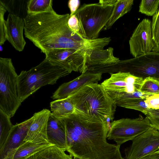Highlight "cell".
<instances>
[{
    "label": "cell",
    "mask_w": 159,
    "mask_h": 159,
    "mask_svg": "<svg viewBox=\"0 0 159 159\" xmlns=\"http://www.w3.org/2000/svg\"><path fill=\"white\" fill-rule=\"evenodd\" d=\"M151 30L154 43L152 51L159 53V8L157 12L152 16Z\"/></svg>",
    "instance_id": "28"
},
{
    "label": "cell",
    "mask_w": 159,
    "mask_h": 159,
    "mask_svg": "<svg viewBox=\"0 0 159 159\" xmlns=\"http://www.w3.org/2000/svg\"><path fill=\"white\" fill-rule=\"evenodd\" d=\"M69 14L57 13L52 7L49 11L29 14L24 19L26 38L45 54L58 49H71L80 51L86 55L93 50L102 49V38L85 39L68 27Z\"/></svg>",
    "instance_id": "1"
},
{
    "label": "cell",
    "mask_w": 159,
    "mask_h": 159,
    "mask_svg": "<svg viewBox=\"0 0 159 159\" xmlns=\"http://www.w3.org/2000/svg\"><path fill=\"white\" fill-rule=\"evenodd\" d=\"M52 0H29L28 4L29 14H35L49 11L52 7Z\"/></svg>",
    "instance_id": "25"
},
{
    "label": "cell",
    "mask_w": 159,
    "mask_h": 159,
    "mask_svg": "<svg viewBox=\"0 0 159 159\" xmlns=\"http://www.w3.org/2000/svg\"></svg>",
    "instance_id": "39"
},
{
    "label": "cell",
    "mask_w": 159,
    "mask_h": 159,
    "mask_svg": "<svg viewBox=\"0 0 159 159\" xmlns=\"http://www.w3.org/2000/svg\"><path fill=\"white\" fill-rule=\"evenodd\" d=\"M0 50L1 52L3 50V48L2 45H0Z\"/></svg>",
    "instance_id": "37"
},
{
    "label": "cell",
    "mask_w": 159,
    "mask_h": 159,
    "mask_svg": "<svg viewBox=\"0 0 159 159\" xmlns=\"http://www.w3.org/2000/svg\"><path fill=\"white\" fill-rule=\"evenodd\" d=\"M145 99H136L121 103L118 106L126 108L133 109L141 111L144 115L149 109L145 102Z\"/></svg>",
    "instance_id": "27"
},
{
    "label": "cell",
    "mask_w": 159,
    "mask_h": 159,
    "mask_svg": "<svg viewBox=\"0 0 159 159\" xmlns=\"http://www.w3.org/2000/svg\"><path fill=\"white\" fill-rule=\"evenodd\" d=\"M140 91L151 94H159V81L150 77L144 79Z\"/></svg>",
    "instance_id": "29"
},
{
    "label": "cell",
    "mask_w": 159,
    "mask_h": 159,
    "mask_svg": "<svg viewBox=\"0 0 159 159\" xmlns=\"http://www.w3.org/2000/svg\"><path fill=\"white\" fill-rule=\"evenodd\" d=\"M51 113L49 110L44 109L34 114L33 116V120L23 141H30L42 138L48 140L47 135V124Z\"/></svg>",
    "instance_id": "17"
},
{
    "label": "cell",
    "mask_w": 159,
    "mask_h": 159,
    "mask_svg": "<svg viewBox=\"0 0 159 159\" xmlns=\"http://www.w3.org/2000/svg\"><path fill=\"white\" fill-rule=\"evenodd\" d=\"M129 44L130 53L134 57L152 51L154 43L150 20L145 18L140 22L130 37Z\"/></svg>",
    "instance_id": "11"
},
{
    "label": "cell",
    "mask_w": 159,
    "mask_h": 159,
    "mask_svg": "<svg viewBox=\"0 0 159 159\" xmlns=\"http://www.w3.org/2000/svg\"><path fill=\"white\" fill-rule=\"evenodd\" d=\"M119 72L129 73L143 79L150 77L159 81V53L151 51L116 63Z\"/></svg>",
    "instance_id": "7"
},
{
    "label": "cell",
    "mask_w": 159,
    "mask_h": 159,
    "mask_svg": "<svg viewBox=\"0 0 159 159\" xmlns=\"http://www.w3.org/2000/svg\"><path fill=\"white\" fill-rule=\"evenodd\" d=\"M111 127L107 135L109 140H113L120 145L132 140L137 136L150 128L152 125L147 117L140 115L134 118H122L111 122Z\"/></svg>",
    "instance_id": "8"
},
{
    "label": "cell",
    "mask_w": 159,
    "mask_h": 159,
    "mask_svg": "<svg viewBox=\"0 0 159 159\" xmlns=\"http://www.w3.org/2000/svg\"><path fill=\"white\" fill-rule=\"evenodd\" d=\"M118 0H100L99 3L105 7L114 6Z\"/></svg>",
    "instance_id": "35"
},
{
    "label": "cell",
    "mask_w": 159,
    "mask_h": 159,
    "mask_svg": "<svg viewBox=\"0 0 159 159\" xmlns=\"http://www.w3.org/2000/svg\"><path fill=\"white\" fill-rule=\"evenodd\" d=\"M143 80L129 73L119 72L111 74L101 84L107 92L132 93L140 91Z\"/></svg>",
    "instance_id": "12"
},
{
    "label": "cell",
    "mask_w": 159,
    "mask_h": 159,
    "mask_svg": "<svg viewBox=\"0 0 159 159\" xmlns=\"http://www.w3.org/2000/svg\"><path fill=\"white\" fill-rule=\"evenodd\" d=\"M66 151L52 145L34 152L25 159H73L72 155L66 154Z\"/></svg>",
    "instance_id": "20"
},
{
    "label": "cell",
    "mask_w": 159,
    "mask_h": 159,
    "mask_svg": "<svg viewBox=\"0 0 159 159\" xmlns=\"http://www.w3.org/2000/svg\"><path fill=\"white\" fill-rule=\"evenodd\" d=\"M52 145L48 140L43 138L30 141H23L8 159H25L34 152Z\"/></svg>",
    "instance_id": "18"
},
{
    "label": "cell",
    "mask_w": 159,
    "mask_h": 159,
    "mask_svg": "<svg viewBox=\"0 0 159 159\" xmlns=\"http://www.w3.org/2000/svg\"><path fill=\"white\" fill-rule=\"evenodd\" d=\"M65 125L67 149L80 159H124L120 145L108 143L109 131L102 120L89 119L74 112L60 118Z\"/></svg>",
    "instance_id": "2"
},
{
    "label": "cell",
    "mask_w": 159,
    "mask_h": 159,
    "mask_svg": "<svg viewBox=\"0 0 159 159\" xmlns=\"http://www.w3.org/2000/svg\"><path fill=\"white\" fill-rule=\"evenodd\" d=\"M67 24L71 30L86 39L85 33L82 24L75 14L70 16Z\"/></svg>",
    "instance_id": "30"
},
{
    "label": "cell",
    "mask_w": 159,
    "mask_h": 159,
    "mask_svg": "<svg viewBox=\"0 0 159 159\" xmlns=\"http://www.w3.org/2000/svg\"><path fill=\"white\" fill-rule=\"evenodd\" d=\"M5 23L7 40L16 50L22 51L26 43L23 35L25 26L24 20L9 14Z\"/></svg>",
    "instance_id": "15"
},
{
    "label": "cell",
    "mask_w": 159,
    "mask_h": 159,
    "mask_svg": "<svg viewBox=\"0 0 159 159\" xmlns=\"http://www.w3.org/2000/svg\"><path fill=\"white\" fill-rule=\"evenodd\" d=\"M114 49L109 47L106 49L93 50L89 55L86 57L87 68L95 66H101L115 63L120 60L113 55Z\"/></svg>",
    "instance_id": "19"
},
{
    "label": "cell",
    "mask_w": 159,
    "mask_h": 159,
    "mask_svg": "<svg viewBox=\"0 0 159 159\" xmlns=\"http://www.w3.org/2000/svg\"><path fill=\"white\" fill-rule=\"evenodd\" d=\"M7 11L5 7L0 4V45H2L7 40L5 36V20L4 17Z\"/></svg>",
    "instance_id": "31"
},
{
    "label": "cell",
    "mask_w": 159,
    "mask_h": 159,
    "mask_svg": "<svg viewBox=\"0 0 159 159\" xmlns=\"http://www.w3.org/2000/svg\"><path fill=\"white\" fill-rule=\"evenodd\" d=\"M80 2L79 0H70L68 2V6L70 13V16L73 15L79 8Z\"/></svg>",
    "instance_id": "34"
},
{
    "label": "cell",
    "mask_w": 159,
    "mask_h": 159,
    "mask_svg": "<svg viewBox=\"0 0 159 159\" xmlns=\"http://www.w3.org/2000/svg\"><path fill=\"white\" fill-rule=\"evenodd\" d=\"M145 102L149 109L159 110V94H155L148 96Z\"/></svg>",
    "instance_id": "33"
},
{
    "label": "cell",
    "mask_w": 159,
    "mask_h": 159,
    "mask_svg": "<svg viewBox=\"0 0 159 159\" xmlns=\"http://www.w3.org/2000/svg\"><path fill=\"white\" fill-rule=\"evenodd\" d=\"M141 159H159V150Z\"/></svg>",
    "instance_id": "36"
},
{
    "label": "cell",
    "mask_w": 159,
    "mask_h": 159,
    "mask_svg": "<svg viewBox=\"0 0 159 159\" xmlns=\"http://www.w3.org/2000/svg\"><path fill=\"white\" fill-rule=\"evenodd\" d=\"M132 141L125 150L124 159H141L159 150V131L152 126Z\"/></svg>",
    "instance_id": "9"
},
{
    "label": "cell",
    "mask_w": 159,
    "mask_h": 159,
    "mask_svg": "<svg viewBox=\"0 0 159 159\" xmlns=\"http://www.w3.org/2000/svg\"><path fill=\"white\" fill-rule=\"evenodd\" d=\"M18 75L11 59L0 58V109L10 118L21 102L17 87Z\"/></svg>",
    "instance_id": "5"
},
{
    "label": "cell",
    "mask_w": 159,
    "mask_h": 159,
    "mask_svg": "<svg viewBox=\"0 0 159 159\" xmlns=\"http://www.w3.org/2000/svg\"><path fill=\"white\" fill-rule=\"evenodd\" d=\"M75 113L89 119L113 121L116 105L101 84H88L69 97Z\"/></svg>",
    "instance_id": "3"
},
{
    "label": "cell",
    "mask_w": 159,
    "mask_h": 159,
    "mask_svg": "<svg viewBox=\"0 0 159 159\" xmlns=\"http://www.w3.org/2000/svg\"><path fill=\"white\" fill-rule=\"evenodd\" d=\"M145 115L152 126L159 131V110L149 109Z\"/></svg>",
    "instance_id": "32"
},
{
    "label": "cell",
    "mask_w": 159,
    "mask_h": 159,
    "mask_svg": "<svg viewBox=\"0 0 159 159\" xmlns=\"http://www.w3.org/2000/svg\"><path fill=\"white\" fill-rule=\"evenodd\" d=\"M34 119L30 118L13 125L4 144L0 149V159H8L13 152L23 142Z\"/></svg>",
    "instance_id": "14"
},
{
    "label": "cell",
    "mask_w": 159,
    "mask_h": 159,
    "mask_svg": "<svg viewBox=\"0 0 159 159\" xmlns=\"http://www.w3.org/2000/svg\"><path fill=\"white\" fill-rule=\"evenodd\" d=\"M114 7L103 6L99 3L84 4L77 10L74 14L81 23L86 39L98 38L100 31L109 20Z\"/></svg>",
    "instance_id": "6"
},
{
    "label": "cell",
    "mask_w": 159,
    "mask_h": 159,
    "mask_svg": "<svg viewBox=\"0 0 159 159\" xmlns=\"http://www.w3.org/2000/svg\"><path fill=\"white\" fill-rule=\"evenodd\" d=\"M29 0H0L1 4L9 14L24 20L29 14L28 4Z\"/></svg>",
    "instance_id": "21"
},
{
    "label": "cell",
    "mask_w": 159,
    "mask_h": 159,
    "mask_svg": "<svg viewBox=\"0 0 159 159\" xmlns=\"http://www.w3.org/2000/svg\"><path fill=\"white\" fill-rule=\"evenodd\" d=\"M159 0H142L141 1L139 11L148 16H153L159 8Z\"/></svg>",
    "instance_id": "26"
},
{
    "label": "cell",
    "mask_w": 159,
    "mask_h": 159,
    "mask_svg": "<svg viewBox=\"0 0 159 159\" xmlns=\"http://www.w3.org/2000/svg\"><path fill=\"white\" fill-rule=\"evenodd\" d=\"M45 54V59L67 69L70 73L75 71L82 73L87 71L86 55L80 51L71 49H58Z\"/></svg>",
    "instance_id": "10"
},
{
    "label": "cell",
    "mask_w": 159,
    "mask_h": 159,
    "mask_svg": "<svg viewBox=\"0 0 159 159\" xmlns=\"http://www.w3.org/2000/svg\"><path fill=\"white\" fill-rule=\"evenodd\" d=\"M73 159H80L79 158H78L77 157H74Z\"/></svg>",
    "instance_id": "38"
},
{
    "label": "cell",
    "mask_w": 159,
    "mask_h": 159,
    "mask_svg": "<svg viewBox=\"0 0 159 159\" xmlns=\"http://www.w3.org/2000/svg\"><path fill=\"white\" fill-rule=\"evenodd\" d=\"M13 126L10 118L0 109V149L7 141Z\"/></svg>",
    "instance_id": "24"
},
{
    "label": "cell",
    "mask_w": 159,
    "mask_h": 159,
    "mask_svg": "<svg viewBox=\"0 0 159 159\" xmlns=\"http://www.w3.org/2000/svg\"><path fill=\"white\" fill-rule=\"evenodd\" d=\"M70 73L67 69L45 59L37 66L18 75L17 87L22 102L42 86L56 83L59 79Z\"/></svg>",
    "instance_id": "4"
},
{
    "label": "cell",
    "mask_w": 159,
    "mask_h": 159,
    "mask_svg": "<svg viewBox=\"0 0 159 159\" xmlns=\"http://www.w3.org/2000/svg\"><path fill=\"white\" fill-rule=\"evenodd\" d=\"M47 135L49 143L66 151L67 145L65 124L61 119L56 117L52 112L48 120Z\"/></svg>",
    "instance_id": "16"
},
{
    "label": "cell",
    "mask_w": 159,
    "mask_h": 159,
    "mask_svg": "<svg viewBox=\"0 0 159 159\" xmlns=\"http://www.w3.org/2000/svg\"><path fill=\"white\" fill-rule=\"evenodd\" d=\"M102 75L101 73H95L86 71L74 80L61 85L51 98L53 99L68 98L86 85L98 83L101 79Z\"/></svg>",
    "instance_id": "13"
},
{
    "label": "cell",
    "mask_w": 159,
    "mask_h": 159,
    "mask_svg": "<svg viewBox=\"0 0 159 159\" xmlns=\"http://www.w3.org/2000/svg\"><path fill=\"white\" fill-rule=\"evenodd\" d=\"M134 1V0H118L114 6L111 17L104 28V30L110 29L117 20L130 11Z\"/></svg>",
    "instance_id": "23"
},
{
    "label": "cell",
    "mask_w": 159,
    "mask_h": 159,
    "mask_svg": "<svg viewBox=\"0 0 159 159\" xmlns=\"http://www.w3.org/2000/svg\"><path fill=\"white\" fill-rule=\"evenodd\" d=\"M52 113L56 117L60 118L74 113V106L69 98L57 99L50 103Z\"/></svg>",
    "instance_id": "22"
}]
</instances>
